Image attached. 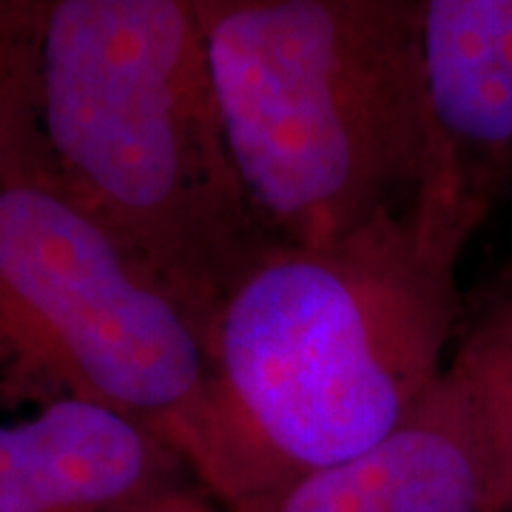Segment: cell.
Returning <instances> with one entry per match:
<instances>
[{
	"mask_svg": "<svg viewBox=\"0 0 512 512\" xmlns=\"http://www.w3.org/2000/svg\"><path fill=\"white\" fill-rule=\"evenodd\" d=\"M208 330L57 177L0 185V404L77 399L177 433Z\"/></svg>",
	"mask_w": 512,
	"mask_h": 512,
	"instance_id": "cell-4",
	"label": "cell"
},
{
	"mask_svg": "<svg viewBox=\"0 0 512 512\" xmlns=\"http://www.w3.org/2000/svg\"><path fill=\"white\" fill-rule=\"evenodd\" d=\"M163 512H220V507L208 498L205 490H194V493H188L180 501H174L171 507H165Z\"/></svg>",
	"mask_w": 512,
	"mask_h": 512,
	"instance_id": "cell-9",
	"label": "cell"
},
{
	"mask_svg": "<svg viewBox=\"0 0 512 512\" xmlns=\"http://www.w3.org/2000/svg\"><path fill=\"white\" fill-rule=\"evenodd\" d=\"M478 222L444 183L330 245H271L222 296L171 444L220 512L384 441L439 382Z\"/></svg>",
	"mask_w": 512,
	"mask_h": 512,
	"instance_id": "cell-1",
	"label": "cell"
},
{
	"mask_svg": "<svg viewBox=\"0 0 512 512\" xmlns=\"http://www.w3.org/2000/svg\"><path fill=\"white\" fill-rule=\"evenodd\" d=\"M43 134L63 188L205 330L276 245L225 148L202 0H52Z\"/></svg>",
	"mask_w": 512,
	"mask_h": 512,
	"instance_id": "cell-3",
	"label": "cell"
},
{
	"mask_svg": "<svg viewBox=\"0 0 512 512\" xmlns=\"http://www.w3.org/2000/svg\"><path fill=\"white\" fill-rule=\"evenodd\" d=\"M225 512H512V288L387 439Z\"/></svg>",
	"mask_w": 512,
	"mask_h": 512,
	"instance_id": "cell-5",
	"label": "cell"
},
{
	"mask_svg": "<svg viewBox=\"0 0 512 512\" xmlns=\"http://www.w3.org/2000/svg\"><path fill=\"white\" fill-rule=\"evenodd\" d=\"M222 137L276 245H330L444 183L419 0H202Z\"/></svg>",
	"mask_w": 512,
	"mask_h": 512,
	"instance_id": "cell-2",
	"label": "cell"
},
{
	"mask_svg": "<svg viewBox=\"0 0 512 512\" xmlns=\"http://www.w3.org/2000/svg\"><path fill=\"white\" fill-rule=\"evenodd\" d=\"M52 0H0V185L57 177L43 134V37Z\"/></svg>",
	"mask_w": 512,
	"mask_h": 512,
	"instance_id": "cell-8",
	"label": "cell"
},
{
	"mask_svg": "<svg viewBox=\"0 0 512 512\" xmlns=\"http://www.w3.org/2000/svg\"><path fill=\"white\" fill-rule=\"evenodd\" d=\"M202 490L177 447L92 402L0 421V512H163Z\"/></svg>",
	"mask_w": 512,
	"mask_h": 512,
	"instance_id": "cell-6",
	"label": "cell"
},
{
	"mask_svg": "<svg viewBox=\"0 0 512 512\" xmlns=\"http://www.w3.org/2000/svg\"><path fill=\"white\" fill-rule=\"evenodd\" d=\"M441 174L481 225L512 185V0H419Z\"/></svg>",
	"mask_w": 512,
	"mask_h": 512,
	"instance_id": "cell-7",
	"label": "cell"
}]
</instances>
